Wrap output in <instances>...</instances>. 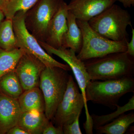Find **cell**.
Returning <instances> with one entry per match:
<instances>
[{"label": "cell", "instance_id": "17", "mask_svg": "<svg viewBox=\"0 0 134 134\" xmlns=\"http://www.w3.org/2000/svg\"><path fill=\"white\" fill-rule=\"evenodd\" d=\"M134 122V113L123 114L111 122L97 128L96 130L99 134H124Z\"/></svg>", "mask_w": 134, "mask_h": 134}, {"label": "cell", "instance_id": "5", "mask_svg": "<svg viewBox=\"0 0 134 134\" xmlns=\"http://www.w3.org/2000/svg\"><path fill=\"white\" fill-rule=\"evenodd\" d=\"M76 23L83 37L82 48L76 56L82 61L126 51L127 42H117L106 38L94 31L88 22L76 19Z\"/></svg>", "mask_w": 134, "mask_h": 134}, {"label": "cell", "instance_id": "3", "mask_svg": "<svg viewBox=\"0 0 134 134\" xmlns=\"http://www.w3.org/2000/svg\"><path fill=\"white\" fill-rule=\"evenodd\" d=\"M133 77L105 81H91L86 86V99L93 104L116 108L122 96L134 92Z\"/></svg>", "mask_w": 134, "mask_h": 134}, {"label": "cell", "instance_id": "21", "mask_svg": "<svg viewBox=\"0 0 134 134\" xmlns=\"http://www.w3.org/2000/svg\"><path fill=\"white\" fill-rule=\"evenodd\" d=\"M38 0H4L0 9L5 18L12 19L19 12H26L35 5Z\"/></svg>", "mask_w": 134, "mask_h": 134}, {"label": "cell", "instance_id": "28", "mask_svg": "<svg viewBox=\"0 0 134 134\" xmlns=\"http://www.w3.org/2000/svg\"><path fill=\"white\" fill-rule=\"evenodd\" d=\"M5 16L2 10L0 9V23L5 19Z\"/></svg>", "mask_w": 134, "mask_h": 134}, {"label": "cell", "instance_id": "1", "mask_svg": "<svg viewBox=\"0 0 134 134\" xmlns=\"http://www.w3.org/2000/svg\"><path fill=\"white\" fill-rule=\"evenodd\" d=\"M91 81L133 77L134 58L126 52L109 54L84 61Z\"/></svg>", "mask_w": 134, "mask_h": 134}, {"label": "cell", "instance_id": "23", "mask_svg": "<svg viewBox=\"0 0 134 134\" xmlns=\"http://www.w3.org/2000/svg\"><path fill=\"white\" fill-rule=\"evenodd\" d=\"M81 114L77 116L76 119L70 124H67L63 126V133L65 134H82L79 126V117Z\"/></svg>", "mask_w": 134, "mask_h": 134}, {"label": "cell", "instance_id": "29", "mask_svg": "<svg viewBox=\"0 0 134 134\" xmlns=\"http://www.w3.org/2000/svg\"><path fill=\"white\" fill-rule=\"evenodd\" d=\"M3 2H4V0H0V7L2 5Z\"/></svg>", "mask_w": 134, "mask_h": 134}, {"label": "cell", "instance_id": "27", "mask_svg": "<svg viewBox=\"0 0 134 134\" xmlns=\"http://www.w3.org/2000/svg\"><path fill=\"white\" fill-rule=\"evenodd\" d=\"M115 1L121 3L125 8H130L134 5V0H115Z\"/></svg>", "mask_w": 134, "mask_h": 134}, {"label": "cell", "instance_id": "14", "mask_svg": "<svg viewBox=\"0 0 134 134\" xmlns=\"http://www.w3.org/2000/svg\"><path fill=\"white\" fill-rule=\"evenodd\" d=\"M18 100L22 113H44V99L39 87L25 91Z\"/></svg>", "mask_w": 134, "mask_h": 134}, {"label": "cell", "instance_id": "11", "mask_svg": "<svg viewBox=\"0 0 134 134\" xmlns=\"http://www.w3.org/2000/svg\"><path fill=\"white\" fill-rule=\"evenodd\" d=\"M115 2V0H71L68 9L77 19L88 22Z\"/></svg>", "mask_w": 134, "mask_h": 134}, {"label": "cell", "instance_id": "7", "mask_svg": "<svg viewBox=\"0 0 134 134\" xmlns=\"http://www.w3.org/2000/svg\"><path fill=\"white\" fill-rule=\"evenodd\" d=\"M63 1L38 0L35 5L25 12V26L38 41L46 42L50 23Z\"/></svg>", "mask_w": 134, "mask_h": 134}, {"label": "cell", "instance_id": "15", "mask_svg": "<svg viewBox=\"0 0 134 134\" xmlns=\"http://www.w3.org/2000/svg\"><path fill=\"white\" fill-rule=\"evenodd\" d=\"M67 20L68 30L63 39L62 47L72 49L77 54L81 50L82 45L81 31L77 23L76 18L69 10Z\"/></svg>", "mask_w": 134, "mask_h": 134}, {"label": "cell", "instance_id": "12", "mask_svg": "<svg viewBox=\"0 0 134 134\" xmlns=\"http://www.w3.org/2000/svg\"><path fill=\"white\" fill-rule=\"evenodd\" d=\"M68 4L63 1L48 27L47 38L45 43L55 49L62 47L63 39L68 30Z\"/></svg>", "mask_w": 134, "mask_h": 134}, {"label": "cell", "instance_id": "18", "mask_svg": "<svg viewBox=\"0 0 134 134\" xmlns=\"http://www.w3.org/2000/svg\"><path fill=\"white\" fill-rule=\"evenodd\" d=\"M0 91L10 98L18 99L24 92L14 70L0 78Z\"/></svg>", "mask_w": 134, "mask_h": 134}, {"label": "cell", "instance_id": "19", "mask_svg": "<svg viewBox=\"0 0 134 134\" xmlns=\"http://www.w3.org/2000/svg\"><path fill=\"white\" fill-rule=\"evenodd\" d=\"M0 48L7 51L18 48L12 19L5 18L0 23Z\"/></svg>", "mask_w": 134, "mask_h": 134}, {"label": "cell", "instance_id": "26", "mask_svg": "<svg viewBox=\"0 0 134 134\" xmlns=\"http://www.w3.org/2000/svg\"><path fill=\"white\" fill-rule=\"evenodd\" d=\"M7 134H29L28 132L18 125L13 127L8 131Z\"/></svg>", "mask_w": 134, "mask_h": 134}, {"label": "cell", "instance_id": "13", "mask_svg": "<svg viewBox=\"0 0 134 134\" xmlns=\"http://www.w3.org/2000/svg\"><path fill=\"white\" fill-rule=\"evenodd\" d=\"M21 113L18 100L10 98L0 91V134H7L17 125Z\"/></svg>", "mask_w": 134, "mask_h": 134}, {"label": "cell", "instance_id": "8", "mask_svg": "<svg viewBox=\"0 0 134 134\" xmlns=\"http://www.w3.org/2000/svg\"><path fill=\"white\" fill-rule=\"evenodd\" d=\"M25 13L18 12L12 19L18 48L36 57L46 67H58L67 71L71 70L68 64L59 62L48 54L41 46L36 38L27 30L24 21Z\"/></svg>", "mask_w": 134, "mask_h": 134}, {"label": "cell", "instance_id": "24", "mask_svg": "<svg viewBox=\"0 0 134 134\" xmlns=\"http://www.w3.org/2000/svg\"><path fill=\"white\" fill-rule=\"evenodd\" d=\"M43 134H63V127L54 126L51 120L47 122L43 129Z\"/></svg>", "mask_w": 134, "mask_h": 134}, {"label": "cell", "instance_id": "25", "mask_svg": "<svg viewBox=\"0 0 134 134\" xmlns=\"http://www.w3.org/2000/svg\"><path fill=\"white\" fill-rule=\"evenodd\" d=\"M132 28V38L130 42L127 43V50L126 51L127 53L130 56L134 58V29L131 26Z\"/></svg>", "mask_w": 134, "mask_h": 134}, {"label": "cell", "instance_id": "10", "mask_svg": "<svg viewBox=\"0 0 134 134\" xmlns=\"http://www.w3.org/2000/svg\"><path fill=\"white\" fill-rule=\"evenodd\" d=\"M46 67L35 56L27 53L24 54L14 70L24 91L39 87L40 77Z\"/></svg>", "mask_w": 134, "mask_h": 134}, {"label": "cell", "instance_id": "2", "mask_svg": "<svg viewBox=\"0 0 134 134\" xmlns=\"http://www.w3.org/2000/svg\"><path fill=\"white\" fill-rule=\"evenodd\" d=\"M131 17L127 10L115 4L88 22L94 31L113 41L127 42V27L132 26Z\"/></svg>", "mask_w": 134, "mask_h": 134}, {"label": "cell", "instance_id": "22", "mask_svg": "<svg viewBox=\"0 0 134 134\" xmlns=\"http://www.w3.org/2000/svg\"><path fill=\"white\" fill-rule=\"evenodd\" d=\"M116 108L117 110L107 115H98L93 114L91 115L93 122V129H96L98 127L111 122L127 111L134 110V95L125 105L120 106L118 105Z\"/></svg>", "mask_w": 134, "mask_h": 134}, {"label": "cell", "instance_id": "9", "mask_svg": "<svg viewBox=\"0 0 134 134\" xmlns=\"http://www.w3.org/2000/svg\"><path fill=\"white\" fill-rule=\"evenodd\" d=\"M77 84L70 75L68 86L62 100L58 105L52 122L55 126L63 127L72 123L84 107L83 96Z\"/></svg>", "mask_w": 134, "mask_h": 134}, {"label": "cell", "instance_id": "20", "mask_svg": "<svg viewBox=\"0 0 134 134\" xmlns=\"http://www.w3.org/2000/svg\"><path fill=\"white\" fill-rule=\"evenodd\" d=\"M25 53L19 48L10 51L0 48V78L7 73L14 70L18 62Z\"/></svg>", "mask_w": 134, "mask_h": 134}, {"label": "cell", "instance_id": "4", "mask_svg": "<svg viewBox=\"0 0 134 134\" xmlns=\"http://www.w3.org/2000/svg\"><path fill=\"white\" fill-rule=\"evenodd\" d=\"M68 71L58 67H46L41 74L39 88L44 99L45 114L49 120L53 119L66 90L70 76Z\"/></svg>", "mask_w": 134, "mask_h": 134}, {"label": "cell", "instance_id": "16", "mask_svg": "<svg viewBox=\"0 0 134 134\" xmlns=\"http://www.w3.org/2000/svg\"><path fill=\"white\" fill-rule=\"evenodd\" d=\"M48 120L44 113H22L17 125L29 134H41Z\"/></svg>", "mask_w": 134, "mask_h": 134}, {"label": "cell", "instance_id": "6", "mask_svg": "<svg viewBox=\"0 0 134 134\" xmlns=\"http://www.w3.org/2000/svg\"><path fill=\"white\" fill-rule=\"evenodd\" d=\"M38 42L43 49L48 54L50 55L54 54L57 55L66 63L70 67L76 80L84 102L86 119L83 123L84 129L86 134H93V122L91 116L89 113L86 96V86L91 79L86 70L84 62L77 58L76 53L72 49L63 47L55 49L45 42Z\"/></svg>", "mask_w": 134, "mask_h": 134}]
</instances>
